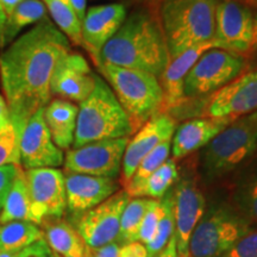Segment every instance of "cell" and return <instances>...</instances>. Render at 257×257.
I'll list each match as a JSON object with an SVG mask.
<instances>
[{
  "instance_id": "cell-1",
  "label": "cell",
  "mask_w": 257,
  "mask_h": 257,
  "mask_svg": "<svg viewBox=\"0 0 257 257\" xmlns=\"http://www.w3.org/2000/svg\"><path fill=\"white\" fill-rule=\"evenodd\" d=\"M70 51L66 35L46 17L0 54L3 94L21 135L31 115L50 101L53 74Z\"/></svg>"
},
{
  "instance_id": "cell-2",
  "label": "cell",
  "mask_w": 257,
  "mask_h": 257,
  "mask_svg": "<svg viewBox=\"0 0 257 257\" xmlns=\"http://www.w3.org/2000/svg\"><path fill=\"white\" fill-rule=\"evenodd\" d=\"M169 61L168 48L159 18L156 14L146 9L126 16L119 30L102 48L98 64L141 70L160 80Z\"/></svg>"
},
{
  "instance_id": "cell-3",
  "label": "cell",
  "mask_w": 257,
  "mask_h": 257,
  "mask_svg": "<svg viewBox=\"0 0 257 257\" xmlns=\"http://www.w3.org/2000/svg\"><path fill=\"white\" fill-rule=\"evenodd\" d=\"M257 154V111L237 118L218 134L198 156V175L213 184L234 174Z\"/></svg>"
},
{
  "instance_id": "cell-4",
  "label": "cell",
  "mask_w": 257,
  "mask_h": 257,
  "mask_svg": "<svg viewBox=\"0 0 257 257\" xmlns=\"http://www.w3.org/2000/svg\"><path fill=\"white\" fill-rule=\"evenodd\" d=\"M217 0H169L156 10L170 60L213 42Z\"/></svg>"
},
{
  "instance_id": "cell-5",
  "label": "cell",
  "mask_w": 257,
  "mask_h": 257,
  "mask_svg": "<svg viewBox=\"0 0 257 257\" xmlns=\"http://www.w3.org/2000/svg\"><path fill=\"white\" fill-rule=\"evenodd\" d=\"M134 131L130 118L112 88L96 75L94 89L79 105L73 148L96 141L128 137Z\"/></svg>"
},
{
  "instance_id": "cell-6",
  "label": "cell",
  "mask_w": 257,
  "mask_h": 257,
  "mask_svg": "<svg viewBox=\"0 0 257 257\" xmlns=\"http://www.w3.org/2000/svg\"><path fill=\"white\" fill-rule=\"evenodd\" d=\"M99 69L138 131L163 107L160 80L149 73L100 63Z\"/></svg>"
},
{
  "instance_id": "cell-7",
  "label": "cell",
  "mask_w": 257,
  "mask_h": 257,
  "mask_svg": "<svg viewBox=\"0 0 257 257\" xmlns=\"http://www.w3.org/2000/svg\"><path fill=\"white\" fill-rule=\"evenodd\" d=\"M252 226L230 201L210 202L191 236V256L221 257Z\"/></svg>"
},
{
  "instance_id": "cell-8",
  "label": "cell",
  "mask_w": 257,
  "mask_h": 257,
  "mask_svg": "<svg viewBox=\"0 0 257 257\" xmlns=\"http://www.w3.org/2000/svg\"><path fill=\"white\" fill-rule=\"evenodd\" d=\"M248 66L246 57L213 48L199 57L184 80V99L213 94L242 75Z\"/></svg>"
},
{
  "instance_id": "cell-9",
  "label": "cell",
  "mask_w": 257,
  "mask_h": 257,
  "mask_svg": "<svg viewBox=\"0 0 257 257\" xmlns=\"http://www.w3.org/2000/svg\"><path fill=\"white\" fill-rule=\"evenodd\" d=\"M217 48L246 57L257 49V19L251 8L236 0H217Z\"/></svg>"
},
{
  "instance_id": "cell-10",
  "label": "cell",
  "mask_w": 257,
  "mask_h": 257,
  "mask_svg": "<svg viewBox=\"0 0 257 257\" xmlns=\"http://www.w3.org/2000/svg\"><path fill=\"white\" fill-rule=\"evenodd\" d=\"M195 172H186L175 182L173 193V212H174V237L178 257H192L189 252L191 236L206 210L207 200Z\"/></svg>"
},
{
  "instance_id": "cell-11",
  "label": "cell",
  "mask_w": 257,
  "mask_h": 257,
  "mask_svg": "<svg viewBox=\"0 0 257 257\" xmlns=\"http://www.w3.org/2000/svg\"><path fill=\"white\" fill-rule=\"evenodd\" d=\"M128 137L96 141L79 148H73L64 155L66 173L115 179L121 170V163Z\"/></svg>"
},
{
  "instance_id": "cell-12",
  "label": "cell",
  "mask_w": 257,
  "mask_h": 257,
  "mask_svg": "<svg viewBox=\"0 0 257 257\" xmlns=\"http://www.w3.org/2000/svg\"><path fill=\"white\" fill-rule=\"evenodd\" d=\"M25 170V169H24ZM31 199L32 223L40 226L61 219L67 211L64 173L57 168L25 170Z\"/></svg>"
},
{
  "instance_id": "cell-13",
  "label": "cell",
  "mask_w": 257,
  "mask_h": 257,
  "mask_svg": "<svg viewBox=\"0 0 257 257\" xmlns=\"http://www.w3.org/2000/svg\"><path fill=\"white\" fill-rule=\"evenodd\" d=\"M125 191H118L107 200L78 217L75 229L88 248H100L117 242L120 217L130 201Z\"/></svg>"
},
{
  "instance_id": "cell-14",
  "label": "cell",
  "mask_w": 257,
  "mask_h": 257,
  "mask_svg": "<svg viewBox=\"0 0 257 257\" xmlns=\"http://www.w3.org/2000/svg\"><path fill=\"white\" fill-rule=\"evenodd\" d=\"M257 111V69L242 74L208 95L202 117L234 120Z\"/></svg>"
},
{
  "instance_id": "cell-15",
  "label": "cell",
  "mask_w": 257,
  "mask_h": 257,
  "mask_svg": "<svg viewBox=\"0 0 257 257\" xmlns=\"http://www.w3.org/2000/svg\"><path fill=\"white\" fill-rule=\"evenodd\" d=\"M21 166L23 169L57 168L63 165V152L51 140L44 120V108L31 115L19 141Z\"/></svg>"
},
{
  "instance_id": "cell-16",
  "label": "cell",
  "mask_w": 257,
  "mask_h": 257,
  "mask_svg": "<svg viewBox=\"0 0 257 257\" xmlns=\"http://www.w3.org/2000/svg\"><path fill=\"white\" fill-rule=\"evenodd\" d=\"M95 76L82 55L70 53L57 64L50 81L51 96L68 101L82 102L95 86Z\"/></svg>"
},
{
  "instance_id": "cell-17",
  "label": "cell",
  "mask_w": 257,
  "mask_h": 257,
  "mask_svg": "<svg viewBox=\"0 0 257 257\" xmlns=\"http://www.w3.org/2000/svg\"><path fill=\"white\" fill-rule=\"evenodd\" d=\"M126 8L121 3L93 6L86 11L81 24L82 46L98 64L102 48L126 19Z\"/></svg>"
},
{
  "instance_id": "cell-18",
  "label": "cell",
  "mask_w": 257,
  "mask_h": 257,
  "mask_svg": "<svg viewBox=\"0 0 257 257\" xmlns=\"http://www.w3.org/2000/svg\"><path fill=\"white\" fill-rule=\"evenodd\" d=\"M175 128L174 119L166 112H160L128 140L121 163V180L124 185L131 179L137 166L148 154L165 141L172 140Z\"/></svg>"
},
{
  "instance_id": "cell-19",
  "label": "cell",
  "mask_w": 257,
  "mask_h": 257,
  "mask_svg": "<svg viewBox=\"0 0 257 257\" xmlns=\"http://www.w3.org/2000/svg\"><path fill=\"white\" fill-rule=\"evenodd\" d=\"M64 184L67 211L75 217L96 207L118 192V184L114 179L101 176L66 173Z\"/></svg>"
},
{
  "instance_id": "cell-20",
  "label": "cell",
  "mask_w": 257,
  "mask_h": 257,
  "mask_svg": "<svg viewBox=\"0 0 257 257\" xmlns=\"http://www.w3.org/2000/svg\"><path fill=\"white\" fill-rule=\"evenodd\" d=\"M233 121V120H232ZM231 123L227 119L216 118H194L175 128L172 138L173 160L185 159L191 154L201 150Z\"/></svg>"
},
{
  "instance_id": "cell-21",
  "label": "cell",
  "mask_w": 257,
  "mask_h": 257,
  "mask_svg": "<svg viewBox=\"0 0 257 257\" xmlns=\"http://www.w3.org/2000/svg\"><path fill=\"white\" fill-rule=\"evenodd\" d=\"M217 48L216 42L201 44V46L191 48L181 55L169 61L168 67L160 78V83L163 91V107L162 110L169 111L176 108L184 99V80L187 73L194 66L202 54L207 50Z\"/></svg>"
},
{
  "instance_id": "cell-22",
  "label": "cell",
  "mask_w": 257,
  "mask_h": 257,
  "mask_svg": "<svg viewBox=\"0 0 257 257\" xmlns=\"http://www.w3.org/2000/svg\"><path fill=\"white\" fill-rule=\"evenodd\" d=\"M79 107L74 102L55 98L44 107V120L51 140L61 150L73 146Z\"/></svg>"
},
{
  "instance_id": "cell-23",
  "label": "cell",
  "mask_w": 257,
  "mask_h": 257,
  "mask_svg": "<svg viewBox=\"0 0 257 257\" xmlns=\"http://www.w3.org/2000/svg\"><path fill=\"white\" fill-rule=\"evenodd\" d=\"M230 202L257 226V154L234 173Z\"/></svg>"
},
{
  "instance_id": "cell-24",
  "label": "cell",
  "mask_w": 257,
  "mask_h": 257,
  "mask_svg": "<svg viewBox=\"0 0 257 257\" xmlns=\"http://www.w3.org/2000/svg\"><path fill=\"white\" fill-rule=\"evenodd\" d=\"M43 238L54 256L85 257L86 244L75 226L62 219L48 220L42 224Z\"/></svg>"
},
{
  "instance_id": "cell-25",
  "label": "cell",
  "mask_w": 257,
  "mask_h": 257,
  "mask_svg": "<svg viewBox=\"0 0 257 257\" xmlns=\"http://www.w3.org/2000/svg\"><path fill=\"white\" fill-rule=\"evenodd\" d=\"M17 220L32 223L30 192H29L25 170L22 166L17 168L11 188L6 195L2 212H0V224Z\"/></svg>"
},
{
  "instance_id": "cell-26",
  "label": "cell",
  "mask_w": 257,
  "mask_h": 257,
  "mask_svg": "<svg viewBox=\"0 0 257 257\" xmlns=\"http://www.w3.org/2000/svg\"><path fill=\"white\" fill-rule=\"evenodd\" d=\"M41 238H43L42 229L31 221L0 224V251H22Z\"/></svg>"
},
{
  "instance_id": "cell-27",
  "label": "cell",
  "mask_w": 257,
  "mask_h": 257,
  "mask_svg": "<svg viewBox=\"0 0 257 257\" xmlns=\"http://www.w3.org/2000/svg\"><path fill=\"white\" fill-rule=\"evenodd\" d=\"M179 176L180 173L175 160L168 159L130 195V198H148L161 200L167 194V192L170 191L175 185Z\"/></svg>"
},
{
  "instance_id": "cell-28",
  "label": "cell",
  "mask_w": 257,
  "mask_h": 257,
  "mask_svg": "<svg viewBox=\"0 0 257 257\" xmlns=\"http://www.w3.org/2000/svg\"><path fill=\"white\" fill-rule=\"evenodd\" d=\"M47 17V8L42 0H24L8 18L5 27V46L12 43L25 27L38 23Z\"/></svg>"
},
{
  "instance_id": "cell-29",
  "label": "cell",
  "mask_w": 257,
  "mask_h": 257,
  "mask_svg": "<svg viewBox=\"0 0 257 257\" xmlns=\"http://www.w3.org/2000/svg\"><path fill=\"white\" fill-rule=\"evenodd\" d=\"M50 12L54 24L66 35L69 42L82 46L81 22L74 11L70 0H42Z\"/></svg>"
},
{
  "instance_id": "cell-30",
  "label": "cell",
  "mask_w": 257,
  "mask_h": 257,
  "mask_svg": "<svg viewBox=\"0 0 257 257\" xmlns=\"http://www.w3.org/2000/svg\"><path fill=\"white\" fill-rule=\"evenodd\" d=\"M152 201L153 199L148 198L130 199L120 217L119 236L117 239L118 243L126 244L137 242L140 227Z\"/></svg>"
},
{
  "instance_id": "cell-31",
  "label": "cell",
  "mask_w": 257,
  "mask_h": 257,
  "mask_svg": "<svg viewBox=\"0 0 257 257\" xmlns=\"http://www.w3.org/2000/svg\"><path fill=\"white\" fill-rule=\"evenodd\" d=\"M170 153H172V140L165 141L157 146L153 152H150L144 159L141 161L140 165L137 166L134 175L125 184L124 191L127 193L130 197L136 189L143 184L146 180L153 174L157 168H160L167 160L169 159Z\"/></svg>"
},
{
  "instance_id": "cell-32",
  "label": "cell",
  "mask_w": 257,
  "mask_h": 257,
  "mask_svg": "<svg viewBox=\"0 0 257 257\" xmlns=\"http://www.w3.org/2000/svg\"><path fill=\"white\" fill-rule=\"evenodd\" d=\"M163 204V216L161 218L157 229L154 232L153 237L149 242L144 244L148 251V257H156L159 253L166 248L167 244L174 236L175 221L174 212H173V193L172 189L167 192V194L161 199Z\"/></svg>"
},
{
  "instance_id": "cell-33",
  "label": "cell",
  "mask_w": 257,
  "mask_h": 257,
  "mask_svg": "<svg viewBox=\"0 0 257 257\" xmlns=\"http://www.w3.org/2000/svg\"><path fill=\"white\" fill-rule=\"evenodd\" d=\"M19 141L21 133L12 123L0 131V167L9 165L21 166Z\"/></svg>"
},
{
  "instance_id": "cell-34",
  "label": "cell",
  "mask_w": 257,
  "mask_h": 257,
  "mask_svg": "<svg viewBox=\"0 0 257 257\" xmlns=\"http://www.w3.org/2000/svg\"><path fill=\"white\" fill-rule=\"evenodd\" d=\"M163 204L161 200H154L148 208L146 216L143 218L142 225L140 227V232H138V242L147 244L150 238L153 237L154 232L157 229L161 218L163 216Z\"/></svg>"
},
{
  "instance_id": "cell-35",
  "label": "cell",
  "mask_w": 257,
  "mask_h": 257,
  "mask_svg": "<svg viewBox=\"0 0 257 257\" xmlns=\"http://www.w3.org/2000/svg\"><path fill=\"white\" fill-rule=\"evenodd\" d=\"M221 257H257V226H252Z\"/></svg>"
},
{
  "instance_id": "cell-36",
  "label": "cell",
  "mask_w": 257,
  "mask_h": 257,
  "mask_svg": "<svg viewBox=\"0 0 257 257\" xmlns=\"http://www.w3.org/2000/svg\"><path fill=\"white\" fill-rule=\"evenodd\" d=\"M19 166L9 165L0 167V211H2L3 205L6 199V195L11 188L12 181H14L17 168Z\"/></svg>"
},
{
  "instance_id": "cell-37",
  "label": "cell",
  "mask_w": 257,
  "mask_h": 257,
  "mask_svg": "<svg viewBox=\"0 0 257 257\" xmlns=\"http://www.w3.org/2000/svg\"><path fill=\"white\" fill-rule=\"evenodd\" d=\"M85 257H120V243L113 242L100 248L86 246Z\"/></svg>"
},
{
  "instance_id": "cell-38",
  "label": "cell",
  "mask_w": 257,
  "mask_h": 257,
  "mask_svg": "<svg viewBox=\"0 0 257 257\" xmlns=\"http://www.w3.org/2000/svg\"><path fill=\"white\" fill-rule=\"evenodd\" d=\"M21 257H54V253L44 238H41L22 250Z\"/></svg>"
},
{
  "instance_id": "cell-39",
  "label": "cell",
  "mask_w": 257,
  "mask_h": 257,
  "mask_svg": "<svg viewBox=\"0 0 257 257\" xmlns=\"http://www.w3.org/2000/svg\"><path fill=\"white\" fill-rule=\"evenodd\" d=\"M120 257H148L146 245L141 242L120 244Z\"/></svg>"
},
{
  "instance_id": "cell-40",
  "label": "cell",
  "mask_w": 257,
  "mask_h": 257,
  "mask_svg": "<svg viewBox=\"0 0 257 257\" xmlns=\"http://www.w3.org/2000/svg\"><path fill=\"white\" fill-rule=\"evenodd\" d=\"M10 123H11V119H10L9 106L6 104L4 95L0 94V131L8 127Z\"/></svg>"
},
{
  "instance_id": "cell-41",
  "label": "cell",
  "mask_w": 257,
  "mask_h": 257,
  "mask_svg": "<svg viewBox=\"0 0 257 257\" xmlns=\"http://www.w3.org/2000/svg\"><path fill=\"white\" fill-rule=\"evenodd\" d=\"M156 257H178V249H176V240L174 236L172 237V239L167 244L166 248Z\"/></svg>"
},
{
  "instance_id": "cell-42",
  "label": "cell",
  "mask_w": 257,
  "mask_h": 257,
  "mask_svg": "<svg viewBox=\"0 0 257 257\" xmlns=\"http://www.w3.org/2000/svg\"><path fill=\"white\" fill-rule=\"evenodd\" d=\"M86 3H87V0H70V4H72L74 11H75L81 23L86 16Z\"/></svg>"
},
{
  "instance_id": "cell-43",
  "label": "cell",
  "mask_w": 257,
  "mask_h": 257,
  "mask_svg": "<svg viewBox=\"0 0 257 257\" xmlns=\"http://www.w3.org/2000/svg\"><path fill=\"white\" fill-rule=\"evenodd\" d=\"M24 0H0L3 9H4L6 16H8V18L12 15V12L17 9V6L19 4H22Z\"/></svg>"
},
{
  "instance_id": "cell-44",
  "label": "cell",
  "mask_w": 257,
  "mask_h": 257,
  "mask_svg": "<svg viewBox=\"0 0 257 257\" xmlns=\"http://www.w3.org/2000/svg\"><path fill=\"white\" fill-rule=\"evenodd\" d=\"M6 23H8V16H6L4 9H3L2 6V3H0V48L5 47L4 34H5Z\"/></svg>"
},
{
  "instance_id": "cell-45",
  "label": "cell",
  "mask_w": 257,
  "mask_h": 257,
  "mask_svg": "<svg viewBox=\"0 0 257 257\" xmlns=\"http://www.w3.org/2000/svg\"><path fill=\"white\" fill-rule=\"evenodd\" d=\"M144 2L148 4L147 9H149L150 11H153L154 14H155L157 8H159L161 4H163V3L166 2H169V0H144Z\"/></svg>"
},
{
  "instance_id": "cell-46",
  "label": "cell",
  "mask_w": 257,
  "mask_h": 257,
  "mask_svg": "<svg viewBox=\"0 0 257 257\" xmlns=\"http://www.w3.org/2000/svg\"><path fill=\"white\" fill-rule=\"evenodd\" d=\"M0 257H21V251H0Z\"/></svg>"
},
{
  "instance_id": "cell-47",
  "label": "cell",
  "mask_w": 257,
  "mask_h": 257,
  "mask_svg": "<svg viewBox=\"0 0 257 257\" xmlns=\"http://www.w3.org/2000/svg\"><path fill=\"white\" fill-rule=\"evenodd\" d=\"M54 257H60V256H54Z\"/></svg>"
}]
</instances>
